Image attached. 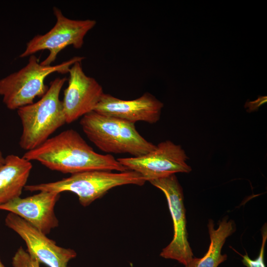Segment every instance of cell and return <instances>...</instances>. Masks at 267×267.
I'll return each instance as SVG.
<instances>
[{
  "instance_id": "cell-9",
  "label": "cell",
  "mask_w": 267,
  "mask_h": 267,
  "mask_svg": "<svg viewBox=\"0 0 267 267\" xmlns=\"http://www.w3.org/2000/svg\"><path fill=\"white\" fill-rule=\"evenodd\" d=\"M81 62L76 61L70 67L68 86L64 90L62 102L67 124L93 111L104 93L99 83L85 74Z\"/></svg>"
},
{
  "instance_id": "cell-4",
  "label": "cell",
  "mask_w": 267,
  "mask_h": 267,
  "mask_svg": "<svg viewBox=\"0 0 267 267\" xmlns=\"http://www.w3.org/2000/svg\"><path fill=\"white\" fill-rule=\"evenodd\" d=\"M146 181L138 173L127 171L119 173L93 170L71 174L68 178L54 182L26 185L30 192L47 191L60 193L69 191L76 194L84 207L101 198L111 189L127 184L142 186Z\"/></svg>"
},
{
  "instance_id": "cell-12",
  "label": "cell",
  "mask_w": 267,
  "mask_h": 267,
  "mask_svg": "<svg viewBox=\"0 0 267 267\" xmlns=\"http://www.w3.org/2000/svg\"><path fill=\"white\" fill-rule=\"evenodd\" d=\"M163 106L149 92L133 100L121 99L104 93L94 111L134 124L138 121L154 124L159 120Z\"/></svg>"
},
{
  "instance_id": "cell-16",
  "label": "cell",
  "mask_w": 267,
  "mask_h": 267,
  "mask_svg": "<svg viewBox=\"0 0 267 267\" xmlns=\"http://www.w3.org/2000/svg\"><path fill=\"white\" fill-rule=\"evenodd\" d=\"M267 225L265 224L262 227V242L259 255L256 259L252 260L247 254L242 256V263L246 267H266L264 257L265 245L267 239Z\"/></svg>"
},
{
  "instance_id": "cell-15",
  "label": "cell",
  "mask_w": 267,
  "mask_h": 267,
  "mask_svg": "<svg viewBox=\"0 0 267 267\" xmlns=\"http://www.w3.org/2000/svg\"><path fill=\"white\" fill-rule=\"evenodd\" d=\"M13 267H40V263L22 247H20L12 259Z\"/></svg>"
},
{
  "instance_id": "cell-19",
  "label": "cell",
  "mask_w": 267,
  "mask_h": 267,
  "mask_svg": "<svg viewBox=\"0 0 267 267\" xmlns=\"http://www.w3.org/2000/svg\"><path fill=\"white\" fill-rule=\"evenodd\" d=\"M0 267H5L4 265L2 264L0 258Z\"/></svg>"
},
{
  "instance_id": "cell-10",
  "label": "cell",
  "mask_w": 267,
  "mask_h": 267,
  "mask_svg": "<svg viewBox=\"0 0 267 267\" xmlns=\"http://www.w3.org/2000/svg\"><path fill=\"white\" fill-rule=\"evenodd\" d=\"M5 224L25 242L27 252L40 263L48 267H69L68 263L77 253L70 248L56 245V242L19 216L9 213Z\"/></svg>"
},
{
  "instance_id": "cell-18",
  "label": "cell",
  "mask_w": 267,
  "mask_h": 267,
  "mask_svg": "<svg viewBox=\"0 0 267 267\" xmlns=\"http://www.w3.org/2000/svg\"><path fill=\"white\" fill-rule=\"evenodd\" d=\"M5 161V157L3 156V155L0 150V165L3 164Z\"/></svg>"
},
{
  "instance_id": "cell-7",
  "label": "cell",
  "mask_w": 267,
  "mask_h": 267,
  "mask_svg": "<svg viewBox=\"0 0 267 267\" xmlns=\"http://www.w3.org/2000/svg\"><path fill=\"white\" fill-rule=\"evenodd\" d=\"M149 182L164 193L173 222V238L160 255L186 266L194 256L187 239L182 188L175 174Z\"/></svg>"
},
{
  "instance_id": "cell-11",
  "label": "cell",
  "mask_w": 267,
  "mask_h": 267,
  "mask_svg": "<svg viewBox=\"0 0 267 267\" xmlns=\"http://www.w3.org/2000/svg\"><path fill=\"white\" fill-rule=\"evenodd\" d=\"M59 197V193L39 191L33 195L19 197L0 205V210L19 216L47 235L59 224L54 207Z\"/></svg>"
},
{
  "instance_id": "cell-3",
  "label": "cell",
  "mask_w": 267,
  "mask_h": 267,
  "mask_svg": "<svg viewBox=\"0 0 267 267\" xmlns=\"http://www.w3.org/2000/svg\"><path fill=\"white\" fill-rule=\"evenodd\" d=\"M66 81V78H55L39 100L17 110L22 126L19 145L23 150L27 151L39 146L66 124L59 98Z\"/></svg>"
},
{
  "instance_id": "cell-5",
  "label": "cell",
  "mask_w": 267,
  "mask_h": 267,
  "mask_svg": "<svg viewBox=\"0 0 267 267\" xmlns=\"http://www.w3.org/2000/svg\"><path fill=\"white\" fill-rule=\"evenodd\" d=\"M82 56H75L55 65H44L34 54L30 56L28 63L19 71L0 80V95L3 102L10 110H16L32 104L36 97H42L48 87L44 80L54 72L66 74Z\"/></svg>"
},
{
  "instance_id": "cell-1",
  "label": "cell",
  "mask_w": 267,
  "mask_h": 267,
  "mask_svg": "<svg viewBox=\"0 0 267 267\" xmlns=\"http://www.w3.org/2000/svg\"><path fill=\"white\" fill-rule=\"evenodd\" d=\"M23 157L36 161L53 171L73 174L93 170L128 171L111 154L94 151L80 134L67 129L49 137Z\"/></svg>"
},
{
  "instance_id": "cell-17",
  "label": "cell",
  "mask_w": 267,
  "mask_h": 267,
  "mask_svg": "<svg viewBox=\"0 0 267 267\" xmlns=\"http://www.w3.org/2000/svg\"><path fill=\"white\" fill-rule=\"evenodd\" d=\"M267 96H259L258 98L255 101H247L244 107L245 108H248L247 111L250 113L257 111L262 104L267 102Z\"/></svg>"
},
{
  "instance_id": "cell-2",
  "label": "cell",
  "mask_w": 267,
  "mask_h": 267,
  "mask_svg": "<svg viewBox=\"0 0 267 267\" xmlns=\"http://www.w3.org/2000/svg\"><path fill=\"white\" fill-rule=\"evenodd\" d=\"M80 124L88 138L108 154L127 153L138 157L156 146L139 134L134 123L94 111L83 116Z\"/></svg>"
},
{
  "instance_id": "cell-13",
  "label": "cell",
  "mask_w": 267,
  "mask_h": 267,
  "mask_svg": "<svg viewBox=\"0 0 267 267\" xmlns=\"http://www.w3.org/2000/svg\"><path fill=\"white\" fill-rule=\"evenodd\" d=\"M32 168L31 161L14 154L0 165V205L20 197Z\"/></svg>"
},
{
  "instance_id": "cell-8",
  "label": "cell",
  "mask_w": 267,
  "mask_h": 267,
  "mask_svg": "<svg viewBox=\"0 0 267 267\" xmlns=\"http://www.w3.org/2000/svg\"><path fill=\"white\" fill-rule=\"evenodd\" d=\"M187 159L180 145L166 140L145 155L117 160L128 170L138 173L146 181H150L178 173H190L191 168L186 163Z\"/></svg>"
},
{
  "instance_id": "cell-14",
  "label": "cell",
  "mask_w": 267,
  "mask_h": 267,
  "mask_svg": "<svg viewBox=\"0 0 267 267\" xmlns=\"http://www.w3.org/2000/svg\"><path fill=\"white\" fill-rule=\"evenodd\" d=\"M208 228L211 242L207 252L201 258L193 257L185 267H218L226 260L227 255L222 254V249L226 238L236 230L234 222L224 218L215 228L213 221L210 220Z\"/></svg>"
},
{
  "instance_id": "cell-6",
  "label": "cell",
  "mask_w": 267,
  "mask_h": 267,
  "mask_svg": "<svg viewBox=\"0 0 267 267\" xmlns=\"http://www.w3.org/2000/svg\"><path fill=\"white\" fill-rule=\"evenodd\" d=\"M53 11L56 20L54 26L47 33L37 35L30 40L20 57L30 56L40 50H48L49 54L40 63L44 65H50L59 52L67 46L81 48L85 36L96 24V21L92 19L68 18L56 7H53Z\"/></svg>"
}]
</instances>
